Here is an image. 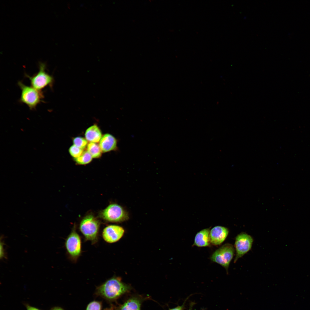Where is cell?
I'll return each instance as SVG.
<instances>
[{
    "mask_svg": "<svg viewBox=\"0 0 310 310\" xmlns=\"http://www.w3.org/2000/svg\"><path fill=\"white\" fill-rule=\"evenodd\" d=\"M131 289V286L123 282L120 278L114 276L97 287L94 294L110 302L116 301Z\"/></svg>",
    "mask_w": 310,
    "mask_h": 310,
    "instance_id": "cell-1",
    "label": "cell"
},
{
    "mask_svg": "<svg viewBox=\"0 0 310 310\" xmlns=\"http://www.w3.org/2000/svg\"><path fill=\"white\" fill-rule=\"evenodd\" d=\"M18 84L21 90L20 101L27 105L30 110L34 109L43 101L44 96L42 92L32 86H26L20 81Z\"/></svg>",
    "mask_w": 310,
    "mask_h": 310,
    "instance_id": "cell-2",
    "label": "cell"
},
{
    "mask_svg": "<svg viewBox=\"0 0 310 310\" xmlns=\"http://www.w3.org/2000/svg\"><path fill=\"white\" fill-rule=\"evenodd\" d=\"M100 225L96 218L92 215H88L82 220L79 228L85 240L94 244L98 241Z\"/></svg>",
    "mask_w": 310,
    "mask_h": 310,
    "instance_id": "cell-3",
    "label": "cell"
},
{
    "mask_svg": "<svg viewBox=\"0 0 310 310\" xmlns=\"http://www.w3.org/2000/svg\"><path fill=\"white\" fill-rule=\"evenodd\" d=\"M46 64L40 62L39 70L37 73L32 76L26 75L29 79L31 86L41 91V90L47 86L52 88L54 83L53 77L46 72Z\"/></svg>",
    "mask_w": 310,
    "mask_h": 310,
    "instance_id": "cell-4",
    "label": "cell"
},
{
    "mask_svg": "<svg viewBox=\"0 0 310 310\" xmlns=\"http://www.w3.org/2000/svg\"><path fill=\"white\" fill-rule=\"evenodd\" d=\"M235 252L233 245L226 243L216 250L210 257L211 260L221 265L228 272L230 264L232 259Z\"/></svg>",
    "mask_w": 310,
    "mask_h": 310,
    "instance_id": "cell-5",
    "label": "cell"
},
{
    "mask_svg": "<svg viewBox=\"0 0 310 310\" xmlns=\"http://www.w3.org/2000/svg\"><path fill=\"white\" fill-rule=\"evenodd\" d=\"M100 216L106 221L114 222H122L129 218L127 212L121 206L115 204L108 206L102 211Z\"/></svg>",
    "mask_w": 310,
    "mask_h": 310,
    "instance_id": "cell-6",
    "label": "cell"
},
{
    "mask_svg": "<svg viewBox=\"0 0 310 310\" xmlns=\"http://www.w3.org/2000/svg\"><path fill=\"white\" fill-rule=\"evenodd\" d=\"M65 246L69 257L76 261L81 253V241L75 226L66 239Z\"/></svg>",
    "mask_w": 310,
    "mask_h": 310,
    "instance_id": "cell-7",
    "label": "cell"
},
{
    "mask_svg": "<svg viewBox=\"0 0 310 310\" xmlns=\"http://www.w3.org/2000/svg\"><path fill=\"white\" fill-rule=\"evenodd\" d=\"M253 242L252 237L245 233H241L237 236L235 243L236 255L234 263L251 249Z\"/></svg>",
    "mask_w": 310,
    "mask_h": 310,
    "instance_id": "cell-8",
    "label": "cell"
},
{
    "mask_svg": "<svg viewBox=\"0 0 310 310\" xmlns=\"http://www.w3.org/2000/svg\"><path fill=\"white\" fill-rule=\"evenodd\" d=\"M124 230L122 227L116 225H110L105 227L102 232L104 240L109 243L119 241L123 236Z\"/></svg>",
    "mask_w": 310,
    "mask_h": 310,
    "instance_id": "cell-9",
    "label": "cell"
},
{
    "mask_svg": "<svg viewBox=\"0 0 310 310\" xmlns=\"http://www.w3.org/2000/svg\"><path fill=\"white\" fill-rule=\"evenodd\" d=\"M229 232L228 229L221 226H216L210 231V243L214 245L221 244L225 240Z\"/></svg>",
    "mask_w": 310,
    "mask_h": 310,
    "instance_id": "cell-10",
    "label": "cell"
},
{
    "mask_svg": "<svg viewBox=\"0 0 310 310\" xmlns=\"http://www.w3.org/2000/svg\"><path fill=\"white\" fill-rule=\"evenodd\" d=\"M145 298L138 295L132 296L117 308V310H141L142 303Z\"/></svg>",
    "mask_w": 310,
    "mask_h": 310,
    "instance_id": "cell-11",
    "label": "cell"
},
{
    "mask_svg": "<svg viewBox=\"0 0 310 310\" xmlns=\"http://www.w3.org/2000/svg\"><path fill=\"white\" fill-rule=\"evenodd\" d=\"M99 145L103 152L115 150L117 149V141L112 135L106 133L102 137Z\"/></svg>",
    "mask_w": 310,
    "mask_h": 310,
    "instance_id": "cell-12",
    "label": "cell"
},
{
    "mask_svg": "<svg viewBox=\"0 0 310 310\" xmlns=\"http://www.w3.org/2000/svg\"><path fill=\"white\" fill-rule=\"evenodd\" d=\"M210 228L203 229L198 232L195 236L193 246L205 247L210 245Z\"/></svg>",
    "mask_w": 310,
    "mask_h": 310,
    "instance_id": "cell-13",
    "label": "cell"
},
{
    "mask_svg": "<svg viewBox=\"0 0 310 310\" xmlns=\"http://www.w3.org/2000/svg\"><path fill=\"white\" fill-rule=\"evenodd\" d=\"M85 135L87 141L94 143L99 142L102 137L101 130L96 125L88 128L85 131Z\"/></svg>",
    "mask_w": 310,
    "mask_h": 310,
    "instance_id": "cell-14",
    "label": "cell"
},
{
    "mask_svg": "<svg viewBox=\"0 0 310 310\" xmlns=\"http://www.w3.org/2000/svg\"><path fill=\"white\" fill-rule=\"evenodd\" d=\"M87 148L92 158H97L101 156L102 152L99 145L96 143L90 142L87 145Z\"/></svg>",
    "mask_w": 310,
    "mask_h": 310,
    "instance_id": "cell-15",
    "label": "cell"
},
{
    "mask_svg": "<svg viewBox=\"0 0 310 310\" xmlns=\"http://www.w3.org/2000/svg\"><path fill=\"white\" fill-rule=\"evenodd\" d=\"M92 157L88 151H85L79 157L74 158V161L78 164L84 165L89 163L92 160Z\"/></svg>",
    "mask_w": 310,
    "mask_h": 310,
    "instance_id": "cell-16",
    "label": "cell"
},
{
    "mask_svg": "<svg viewBox=\"0 0 310 310\" xmlns=\"http://www.w3.org/2000/svg\"><path fill=\"white\" fill-rule=\"evenodd\" d=\"M73 145L83 150L87 145L86 140L81 137H77L74 138L73 140Z\"/></svg>",
    "mask_w": 310,
    "mask_h": 310,
    "instance_id": "cell-17",
    "label": "cell"
},
{
    "mask_svg": "<svg viewBox=\"0 0 310 310\" xmlns=\"http://www.w3.org/2000/svg\"><path fill=\"white\" fill-rule=\"evenodd\" d=\"M102 303L101 301L94 300L90 302L87 305L85 310H102Z\"/></svg>",
    "mask_w": 310,
    "mask_h": 310,
    "instance_id": "cell-18",
    "label": "cell"
},
{
    "mask_svg": "<svg viewBox=\"0 0 310 310\" xmlns=\"http://www.w3.org/2000/svg\"><path fill=\"white\" fill-rule=\"evenodd\" d=\"M69 151L70 154L74 158L80 156L84 152L83 149L73 144L69 148Z\"/></svg>",
    "mask_w": 310,
    "mask_h": 310,
    "instance_id": "cell-19",
    "label": "cell"
},
{
    "mask_svg": "<svg viewBox=\"0 0 310 310\" xmlns=\"http://www.w3.org/2000/svg\"><path fill=\"white\" fill-rule=\"evenodd\" d=\"M186 300L185 301L183 304L181 306H178L176 307L171 309H170L168 310H184L185 307V304Z\"/></svg>",
    "mask_w": 310,
    "mask_h": 310,
    "instance_id": "cell-20",
    "label": "cell"
},
{
    "mask_svg": "<svg viewBox=\"0 0 310 310\" xmlns=\"http://www.w3.org/2000/svg\"><path fill=\"white\" fill-rule=\"evenodd\" d=\"M24 305L26 310H41L35 307L31 306L28 304H25Z\"/></svg>",
    "mask_w": 310,
    "mask_h": 310,
    "instance_id": "cell-21",
    "label": "cell"
},
{
    "mask_svg": "<svg viewBox=\"0 0 310 310\" xmlns=\"http://www.w3.org/2000/svg\"><path fill=\"white\" fill-rule=\"evenodd\" d=\"M5 257V254L3 247V243L1 241L0 243V258H3Z\"/></svg>",
    "mask_w": 310,
    "mask_h": 310,
    "instance_id": "cell-22",
    "label": "cell"
},
{
    "mask_svg": "<svg viewBox=\"0 0 310 310\" xmlns=\"http://www.w3.org/2000/svg\"><path fill=\"white\" fill-rule=\"evenodd\" d=\"M50 310H65L59 306H55L51 308Z\"/></svg>",
    "mask_w": 310,
    "mask_h": 310,
    "instance_id": "cell-23",
    "label": "cell"
},
{
    "mask_svg": "<svg viewBox=\"0 0 310 310\" xmlns=\"http://www.w3.org/2000/svg\"><path fill=\"white\" fill-rule=\"evenodd\" d=\"M103 310H114L113 307H110L106 308L104 309Z\"/></svg>",
    "mask_w": 310,
    "mask_h": 310,
    "instance_id": "cell-24",
    "label": "cell"
},
{
    "mask_svg": "<svg viewBox=\"0 0 310 310\" xmlns=\"http://www.w3.org/2000/svg\"><path fill=\"white\" fill-rule=\"evenodd\" d=\"M193 305V303H191L190 305V307L189 310H192V308Z\"/></svg>",
    "mask_w": 310,
    "mask_h": 310,
    "instance_id": "cell-25",
    "label": "cell"
}]
</instances>
